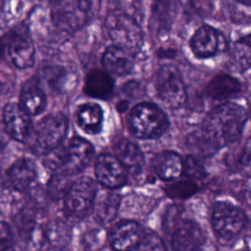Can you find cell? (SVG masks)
Masks as SVG:
<instances>
[{
    "label": "cell",
    "instance_id": "16",
    "mask_svg": "<svg viewBox=\"0 0 251 251\" xmlns=\"http://www.w3.org/2000/svg\"><path fill=\"white\" fill-rule=\"evenodd\" d=\"M178 0H153L150 25L158 34L170 30L177 13Z\"/></svg>",
    "mask_w": 251,
    "mask_h": 251
},
{
    "label": "cell",
    "instance_id": "35",
    "mask_svg": "<svg viewBox=\"0 0 251 251\" xmlns=\"http://www.w3.org/2000/svg\"><path fill=\"white\" fill-rule=\"evenodd\" d=\"M239 172L246 176H251V137L246 141L238 160Z\"/></svg>",
    "mask_w": 251,
    "mask_h": 251
},
{
    "label": "cell",
    "instance_id": "28",
    "mask_svg": "<svg viewBox=\"0 0 251 251\" xmlns=\"http://www.w3.org/2000/svg\"><path fill=\"white\" fill-rule=\"evenodd\" d=\"M121 203V196L115 193L105 195L94 208V218L102 225H106L114 220Z\"/></svg>",
    "mask_w": 251,
    "mask_h": 251
},
{
    "label": "cell",
    "instance_id": "4",
    "mask_svg": "<svg viewBox=\"0 0 251 251\" xmlns=\"http://www.w3.org/2000/svg\"><path fill=\"white\" fill-rule=\"evenodd\" d=\"M129 129L138 138H157L169 126V121L156 105L143 102L134 106L129 114Z\"/></svg>",
    "mask_w": 251,
    "mask_h": 251
},
{
    "label": "cell",
    "instance_id": "32",
    "mask_svg": "<svg viewBox=\"0 0 251 251\" xmlns=\"http://www.w3.org/2000/svg\"><path fill=\"white\" fill-rule=\"evenodd\" d=\"M135 249L136 251H167L165 244L155 233L143 236Z\"/></svg>",
    "mask_w": 251,
    "mask_h": 251
},
{
    "label": "cell",
    "instance_id": "3",
    "mask_svg": "<svg viewBox=\"0 0 251 251\" xmlns=\"http://www.w3.org/2000/svg\"><path fill=\"white\" fill-rule=\"evenodd\" d=\"M68 127V119L64 114H50L33 126L26 142L36 155H46L62 144Z\"/></svg>",
    "mask_w": 251,
    "mask_h": 251
},
{
    "label": "cell",
    "instance_id": "17",
    "mask_svg": "<svg viewBox=\"0 0 251 251\" xmlns=\"http://www.w3.org/2000/svg\"><path fill=\"white\" fill-rule=\"evenodd\" d=\"M222 35L210 25L200 26L190 39V46L198 58H210L217 54Z\"/></svg>",
    "mask_w": 251,
    "mask_h": 251
},
{
    "label": "cell",
    "instance_id": "18",
    "mask_svg": "<svg viewBox=\"0 0 251 251\" xmlns=\"http://www.w3.org/2000/svg\"><path fill=\"white\" fill-rule=\"evenodd\" d=\"M115 157L130 174H139L144 166V157L139 147L127 140L121 139L114 146Z\"/></svg>",
    "mask_w": 251,
    "mask_h": 251
},
{
    "label": "cell",
    "instance_id": "27",
    "mask_svg": "<svg viewBox=\"0 0 251 251\" xmlns=\"http://www.w3.org/2000/svg\"><path fill=\"white\" fill-rule=\"evenodd\" d=\"M230 69L236 72H244L251 68V34L236 40L230 49Z\"/></svg>",
    "mask_w": 251,
    "mask_h": 251
},
{
    "label": "cell",
    "instance_id": "26",
    "mask_svg": "<svg viewBox=\"0 0 251 251\" xmlns=\"http://www.w3.org/2000/svg\"><path fill=\"white\" fill-rule=\"evenodd\" d=\"M45 241L54 250L65 249L72 237V230L70 226L59 219L53 220L48 223L44 229Z\"/></svg>",
    "mask_w": 251,
    "mask_h": 251
},
{
    "label": "cell",
    "instance_id": "21",
    "mask_svg": "<svg viewBox=\"0 0 251 251\" xmlns=\"http://www.w3.org/2000/svg\"><path fill=\"white\" fill-rule=\"evenodd\" d=\"M18 228L23 247L26 251H36L41 248L45 241L44 229L41 228L33 219L26 215H20L18 220Z\"/></svg>",
    "mask_w": 251,
    "mask_h": 251
},
{
    "label": "cell",
    "instance_id": "23",
    "mask_svg": "<svg viewBox=\"0 0 251 251\" xmlns=\"http://www.w3.org/2000/svg\"><path fill=\"white\" fill-rule=\"evenodd\" d=\"M152 165L156 175L164 180L176 178L182 173V160L173 151L158 153L152 160Z\"/></svg>",
    "mask_w": 251,
    "mask_h": 251
},
{
    "label": "cell",
    "instance_id": "1",
    "mask_svg": "<svg viewBox=\"0 0 251 251\" xmlns=\"http://www.w3.org/2000/svg\"><path fill=\"white\" fill-rule=\"evenodd\" d=\"M246 120L247 112L242 106L224 103L213 109L204 119L200 129L188 136L187 146L197 155L211 156L240 136Z\"/></svg>",
    "mask_w": 251,
    "mask_h": 251
},
{
    "label": "cell",
    "instance_id": "7",
    "mask_svg": "<svg viewBox=\"0 0 251 251\" xmlns=\"http://www.w3.org/2000/svg\"><path fill=\"white\" fill-rule=\"evenodd\" d=\"M96 183L88 176L74 180L65 195L66 213L75 219H80L89 211L96 196Z\"/></svg>",
    "mask_w": 251,
    "mask_h": 251
},
{
    "label": "cell",
    "instance_id": "33",
    "mask_svg": "<svg viewBox=\"0 0 251 251\" xmlns=\"http://www.w3.org/2000/svg\"><path fill=\"white\" fill-rule=\"evenodd\" d=\"M15 237L11 226L5 223L0 222V251H14Z\"/></svg>",
    "mask_w": 251,
    "mask_h": 251
},
{
    "label": "cell",
    "instance_id": "2",
    "mask_svg": "<svg viewBox=\"0 0 251 251\" xmlns=\"http://www.w3.org/2000/svg\"><path fill=\"white\" fill-rule=\"evenodd\" d=\"M93 155L92 144L81 137L75 136L67 145L61 144L46 154L44 163L55 172H63L73 176L89 165Z\"/></svg>",
    "mask_w": 251,
    "mask_h": 251
},
{
    "label": "cell",
    "instance_id": "30",
    "mask_svg": "<svg viewBox=\"0 0 251 251\" xmlns=\"http://www.w3.org/2000/svg\"><path fill=\"white\" fill-rule=\"evenodd\" d=\"M165 190L170 197L186 198L193 195L198 190V186L193 181L180 180V181L169 184L168 186H166Z\"/></svg>",
    "mask_w": 251,
    "mask_h": 251
},
{
    "label": "cell",
    "instance_id": "12",
    "mask_svg": "<svg viewBox=\"0 0 251 251\" xmlns=\"http://www.w3.org/2000/svg\"><path fill=\"white\" fill-rule=\"evenodd\" d=\"M95 176L97 180L108 188H119L126 181V170L119 160L107 153L99 155L95 162Z\"/></svg>",
    "mask_w": 251,
    "mask_h": 251
},
{
    "label": "cell",
    "instance_id": "24",
    "mask_svg": "<svg viewBox=\"0 0 251 251\" xmlns=\"http://www.w3.org/2000/svg\"><path fill=\"white\" fill-rule=\"evenodd\" d=\"M114 89V80L111 75L102 70H92L85 77L84 91L87 95L99 98L108 99Z\"/></svg>",
    "mask_w": 251,
    "mask_h": 251
},
{
    "label": "cell",
    "instance_id": "10",
    "mask_svg": "<svg viewBox=\"0 0 251 251\" xmlns=\"http://www.w3.org/2000/svg\"><path fill=\"white\" fill-rule=\"evenodd\" d=\"M171 233L173 251H197L205 240L200 226L192 220H181Z\"/></svg>",
    "mask_w": 251,
    "mask_h": 251
},
{
    "label": "cell",
    "instance_id": "11",
    "mask_svg": "<svg viewBox=\"0 0 251 251\" xmlns=\"http://www.w3.org/2000/svg\"><path fill=\"white\" fill-rule=\"evenodd\" d=\"M3 122L7 133L15 140L26 142L31 130L32 122L19 104L8 103L3 111Z\"/></svg>",
    "mask_w": 251,
    "mask_h": 251
},
{
    "label": "cell",
    "instance_id": "6",
    "mask_svg": "<svg viewBox=\"0 0 251 251\" xmlns=\"http://www.w3.org/2000/svg\"><path fill=\"white\" fill-rule=\"evenodd\" d=\"M53 25L66 32H75L89 21L91 14L88 0H51Z\"/></svg>",
    "mask_w": 251,
    "mask_h": 251
},
{
    "label": "cell",
    "instance_id": "29",
    "mask_svg": "<svg viewBox=\"0 0 251 251\" xmlns=\"http://www.w3.org/2000/svg\"><path fill=\"white\" fill-rule=\"evenodd\" d=\"M71 176L63 172H55L47 183V194L52 200H59L67 194L71 184Z\"/></svg>",
    "mask_w": 251,
    "mask_h": 251
},
{
    "label": "cell",
    "instance_id": "19",
    "mask_svg": "<svg viewBox=\"0 0 251 251\" xmlns=\"http://www.w3.org/2000/svg\"><path fill=\"white\" fill-rule=\"evenodd\" d=\"M133 64V55L115 45L109 46L102 56V65L108 74L126 75L131 72Z\"/></svg>",
    "mask_w": 251,
    "mask_h": 251
},
{
    "label": "cell",
    "instance_id": "37",
    "mask_svg": "<svg viewBox=\"0 0 251 251\" xmlns=\"http://www.w3.org/2000/svg\"><path fill=\"white\" fill-rule=\"evenodd\" d=\"M236 1H238L239 3L244 4V5H251V0H236Z\"/></svg>",
    "mask_w": 251,
    "mask_h": 251
},
{
    "label": "cell",
    "instance_id": "34",
    "mask_svg": "<svg viewBox=\"0 0 251 251\" xmlns=\"http://www.w3.org/2000/svg\"><path fill=\"white\" fill-rule=\"evenodd\" d=\"M182 211H183V208L179 205H174L168 209L163 222V226L166 231L172 232L174 227L182 220L181 219Z\"/></svg>",
    "mask_w": 251,
    "mask_h": 251
},
{
    "label": "cell",
    "instance_id": "25",
    "mask_svg": "<svg viewBox=\"0 0 251 251\" xmlns=\"http://www.w3.org/2000/svg\"><path fill=\"white\" fill-rule=\"evenodd\" d=\"M239 81L228 75L214 76L205 87V94L215 100H224L240 92Z\"/></svg>",
    "mask_w": 251,
    "mask_h": 251
},
{
    "label": "cell",
    "instance_id": "8",
    "mask_svg": "<svg viewBox=\"0 0 251 251\" xmlns=\"http://www.w3.org/2000/svg\"><path fill=\"white\" fill-rule=\"evenodd\" d=\"M246 225V216L229 202H218L212 212V226L218 236L230 239L238 235Z\"/></svg>",
    "mask_w": 251,
    "mask_h": 251
},
{
    "label": "cell",
    "instance_id": "5",
    "mask_svg": "<svg viewBox=\"0 0 251 251\" xmlns=\"http://www.w3.org/2000/svg\"><path fill=\"white\" fill-rule=\"evenodd\" d=\"M106 27L115 46L133 56L139 52L143 44L142 31L131 17L119 11L111 12L106 19Z\"/></svg>",
    "mask_w": 251,
    "mask_h": 251
},
{
    "label": "cell",
    "instance_id": "36",
    "mask_svg": "<svg viewBox=\"0 0 251 251\" xmlns=\"http://www.w3.org/2000/svg\"><path fill=\"white\" fill-rule=\"evenodd\" d=\"M5 48H6V45L4 44V42L2 41V39H0V57L4 54Z\"/></svg>",
    "mask_w": 251,
    "mask_h": 251
},
{
    "label": "cell",
    "instance_id": "15",
    "mask_svg": "<svg viewBox=\"0 0 251 251\" xmlns=\"http://www.w3.org/2000/svg\"><path fill=\"white\" fill-rule=\"evenodd\" d=\"M37 176L34 162L26 157L16 160L7 170L8 183L18 191H24L31 186Z\"/></svg>",
    "mask_w": 251,
    "mask_h": 251
},
{
    "label": "cell",
    "instance_id": "9",
    "mask_svg": "<svg viewBox=\"0 0 251 251\" xmlns=\"http://www.w3.org/2000/svg\"><path fill=\"white\" fill-rule=\"evenodd\" d=\"M156 89L159 98L170 108H178L186 100L184 84L178 71L173 66H163L158 71Z\"/></svg>",
    "mask_w": 251,
    "mask_h": 251
},
{
    "label": "cell",
    "instance_id": "31",
    "mask_svg": "<svg viewBox=\"0 0 251 251\" xmlns=\"http://www.w3.org/2000/svg\"><path fill=\"white\" fill-rule=\"evenodd\" d=\"M182 172L187 177L193 179H200L206 176V171L200 161L191 155L182 161Z\"/></svg>",
    "mask_w": 251,
    "mask_h": 251
},
{
    "label": "cell",
    "instance_id": "20",
    "mask_svg": "<svg viewBox=\"0 0 251 251\" xmlns=\"http://www.w3.org/2000/svg\"><path fill=\"white\" fill-rule=\"evenodd\" d=\"M47 100L44 91L34 79L27 80L22 87L20 106L29 116H37L46 108Z\"/></svg>",
    "mask_w": 251,
    "mask_h": 251
},
{
    "label": "cell",
    "instance_id": "22",
    "mask_svg": "<svg viewBox=\"0 0 251 251\" xmlns=\"http://www.w3.org/2000/svg\"><path fill=\"white\" fill-rule=\"evenodd\" d=\"M77 126L88 134H97L103 126V111L100 105L87 102L81 104L75 113Z\"/></svg>",
    "mask_w": 251,
    "mask_h": 251
},
{
    "label": "cell",
    "instance_id": "13",
    "mask_svg": "<svg viewBox=\"0 0 251 251\" xmlns=\"http://www.w3.org/2000/svg\"><path fill=\"white\" fill-rule=\"evenodd\" d=\"M6 52L13 66L27 69L34 64L35 49L31 38L25 33H16L6 44Z\"/></svg>",
    "mask_w": 251,
    "mask_h": 251
},
{
    "label": "cell",
    "instance_id": "14",
    "mask_svg": "<svg viewBox=\"0 0 251 251\" xmlns=\"http://www.w3.org/2000/svg\"><path fill=\"white\" fill-rule=\"evenodd\" d=\"M141 229L132 221L118 223L112 229L109 241L115 251H132L141 240Z\"/></svg>",
    "mask_w": 251,
    "mask_h": 251
}]
</instances>
